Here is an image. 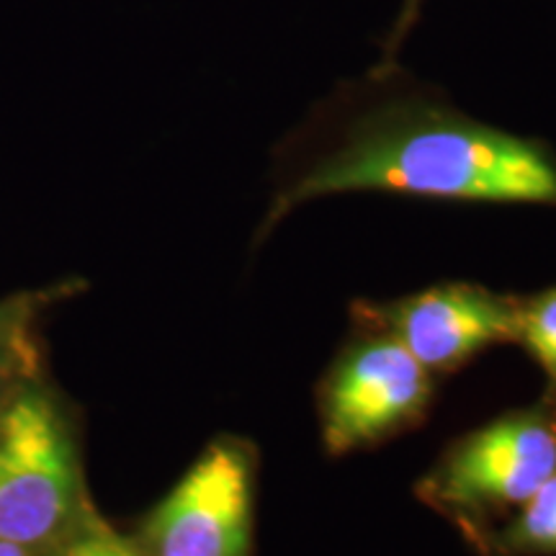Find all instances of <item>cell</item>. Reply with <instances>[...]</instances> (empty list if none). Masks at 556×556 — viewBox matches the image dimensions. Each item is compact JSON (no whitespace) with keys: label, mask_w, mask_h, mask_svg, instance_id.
I'll return each instance as SVG.
<instances>
[{"label":"cell","mask_w":556,"mask_h":556,"mask_svg":"<svg viewBox=\"0 0 556 556\" xmlns=\"http://www.w3.org/2000/svg\"><path fill=\"white\" fill-rule=\"evenodd\" d=\"M405 193L482 204H556V160L402 75L397 62L340 88L283 160L261 235L340 193Z\"/></svg>","instance_id":"obj_1"},{"label":"cell","mask_w":556,"mask_h":556,"mask_svg":"<svg viewBox=\"0 0 556 556\" xmlns=\"http://www.w3.org/2000/svg\"><path fill=\"white\" fill-rule=\"evenodd\" d=\"M90 505L80 413L47 368L0 400V539L45 552Z\"/></svg>","instance_id":"obj_2"},{"label":"cell","mask_w":556,"mask_h":556,"mask_svg":"<svg viewBox=\"0 0 556 556\" xmlns=\"http://www.w3.org/2000/svg\"><path fill=\"white\" fill-rule=\"evenodd\" d=\"M255 451L222 435L144 516L135 544L144 556H250Z\"/></svg>","instance_id":"obj_3"},{"label":"cell","mask_w":556,"mask_h":556,"mask_svg":"<svg viewBox=\"0 0 556 556\" xmlns=\"http://www.w3.org/2000/svg\"><path fill=\"white\" fill-rule=\"evenodd\" d=\"M433 400V374L387 332L368 330L345 348L319 392L323 441L332 456L415 426Z\"/></svg>","instance_id":"obj_4"},{"label":"cell","mask_w":556,"mask_h":556,"mask_svg":"<svg viewBox=\"0 0 556 556\" xmlns=\"http://www.w3.org/2000/svg\"><path fill=\"white\" fill-rule=\"evenodd\" d=\"M556 475V426L544 415H505L464 435L420 482L430 503L456 513L520 507Z\"/></svg>","instance_id":"obj_5"},{"label":"cell","mask_w":556,"mask_h":556,"mask_svg":"<svg viewBox=\"0 0 556 556\" xmlns=\"http://www.w3.org/2000/svg\"><path fill=\"white\" fill-rule=\"evenodd\" d=\"M368 330L387 332L433 377L462 368L490 345L518 338V302L475 283H446L358 312Z\"/></svg>","instance_id":"obj_6"},{"label":"cell","mask_w":556,"mask_h":556,"mask_svg":"<svg viewBox=\"0 0 556 556\" xmlns=\"http://www.w3.org/2000/svg\"><path fill=\"white\" fill-rule=\"evenodd\" d=\"M83 289L86 283L80 278H65L50 287L13 291L0 299V400L21 381L50 368L45 343L47 312Z\"/></svg>","instance_id":"obj_7"},{"label":"cell","mask_w":556,"mask_h":556,"mask_svg":"<svg viewBox=\"0 0 556 556\" xmlns=\"http://www.w3.org/2000/svg\"><path fill=\"white\" fill-rule=\"evenodd\" d=\"M39 556H144L131 539H124L106 518L90 505L83 518Z\"/></svg>","instance_id":"obj_8"},{"label":"cell","mask_w":556,"mask_h":556,"mask_svg":"<svg viewBox=\"0 0 556 556\" xmlns=\"http://www.w3.org/2000/svg\"><path fill=\"white\" fill-rule=\"evenodd\" d=\"M505 541L520 552H556V475L520 505Z\"/></svg>","instance_id":"obj_9"},{"label":"cell","mask_w":556,"mask_h":556,"mask_svg":"<svg viewBox=\"0 0 556 556\" xmlns=\"http://www.w3.org/2000/svg\"><path fill=\"white\" fill-rule=\"evenodd\" d=\"M556 384V291L518 302V338Z\"/></svg>","instance_id":"obj_10"},{"label":"cell","mask_w":556,"mask_h":556,"mask_svg":"<svg viewBox=\"0 0 556 556\" xmlns=\"http://www.w3.org/2000/svg\"><path fill=\"white\" fill-rule=\"evenodd\" d=\"M428 0H402L397 16H394V24L389 34L381 41V60L379 62H397L402 47H405V41L409 34L415 31L417 21L422 16V9H426Z\"/></svg>","instance_id":"obj_11"},{"label":"cell","mask_w":556,"mask_h":556,"mask_svg":"<svg viewBox=\"0 0 556 556\" xmlns=\"http://www.w3.org/2000/svg\"><path fill=\"white\" fill-rule=\"evenodd\" d=\"M0 556H39V552H34V548L11 544V541L0 539Z\"/></svg>","instance_id":"obj_12"}]
</instances>
